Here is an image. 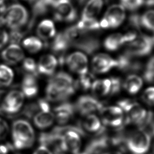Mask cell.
Masks as SVG:
<instances>
[{
    "label": "cell",
    "instance_id": "obj_39",
    "mask_svg": "<svg viewBox=\"0 0 154 154\" xmlns=\"http://www.w3.org/2000/svg\"><path fill=\"white\" fill-rule=\"evenodd\" d=\"M33 154H54L49 148L45 146L40 145L36 149Z\"/></svg>",
    "mask_w": 154,
    "mask_h": 154
},
{
    "label": "cell",
    "instance_id": "obj_45",
    "mask_svg": "<svg viewBox=\"0 0 154 154\" xmlns=\"http://www.w3.org/2000/svg\"><path fill=\"white\" fill-rule=\"evenodd\" d=\"M153 151H154V146H153Z\"/></svg>",
    "mask_w": 154,
    "mask_h": 154
},
{
    "label": "cell",
    "instance_id": "obj_38",
    "mask_svg": "<svg viewBox=\"0 0 154 154\" xmlns=\"http://www.w3.org/2000/svg\"><path fill=\"white\" fill-rule=\"evenodd\" d=\"M9 36L7 31L0 26V49L4 47V46L8 43Z\"/></svg>",
    "mask_w": 154,
    "mask_h": 154
},
{
    "label": "cell",
    "instance_id": "obj_35",
    "mask_svg": "<svg viewBox=\"0 0 154 154\" xmlns=\"http://www.w3.org/2000/svg\"><path fill=\"white\" fill-rule=\"evenodd\" d=\"M121 5L129 11H136L144 4L145 0H120Z\"/></svg>",
    "mask_w": 154,
    "mask_h": 154
},
{
    "label": "cell",
    "instance_id": "obj_44",
    "mask_svg": "<svg viewBox=\"0 0 154 154\" xmlns=\"http://www.w3.org/2000/svg\"><path fill=\"white\" fill-rule=\"evenodd\" d=\"M152 41H153V43H154V35L153 36V37L152 38Z\"/></svg>",
    "mask_w": 154,
    "mask_h": 154
},
{
    "label": "cell",
    "instance_id": "obj_46",
    "mask_svg": "<svg viewBox=\"0 0 154 154\" xmlns=\"http://www.w3.org/2000/svg\"><path fill=\"white\" fill-rule=\"evenodd\" d=\"M106 1H107V2H108V1H109V0H106Z\"/></svg>",
    "mask_w": 154,
    "mask_h": 154
},
{
    "label": "cell",
    "instance_id": "obj_37",
    "mask_svg": "<svg viewBox=\"0 0 154 154\" xmlns=\"http://www.w3.org/2000/svg\"><path fill=\"white\" fill-rule=\"evenodd\" d=\"M9 126L7 122L0 118V140L5 139L9 133Z\"/></svg>",
    "mask_w": 154,
    "mask_h": 154
},
{
    "label": "cell",
    "instance_id": "obj_40",
    "mask_svg": "<svg viewBox=\"0 0 154 154\" xmlns=\"http://www.w3.org/2000/svg\"><path fill=\"white\" fill-rule=\"evenodd\" d=\"M148 129V133L149 134L150 136H154V114L153 113L152 115V117L150 118L149 122H148L147 125H146V126L145 127V128L143 129L147 128Z\"/></svg>",
    "mask_w": 154,
    "mask_h": 154
},
{
    "label": "cell",
    "instance_id": "obj_3",
    "mask_svg": "<svg viewBox=\"0 0 154 154\" xmlns=\"http://www.w3.org/2000/svg\"><path fill=\"white\" fill-rule=\"evenodd\" d=\"M12 138L13 146L16 149H23L30 147L35 140L34 129L27 120H15L12 127Z\"/></svg>",
    "mask_w": 154,
    "mask_h": 154
},
{
    "label": "cell",
    "instance_id": "obj_10",
    "mask_svg": "<svg viewBox=\"0 0 154 154\" xmlns=\"http://www.w3.org/2000/svg\"><path fill=\"white\" fill-rule=\"evenodd\" d=\"M24 96L19 90H12L3 98L0 111L12 115L17 113L23 105Z\"/></svg>",
    "mask_w": 154,
    "mask_h": 154
},
{
    "label": "cell",
    "instance_id": "obj_30",
    "mask_svg": "<svg viewBox=\"0 0 154 154\" xmlns=\"http://www.w3.org/2000/svg\"><path fill=\"white\" fill-rule=\"evenodd\" d=\"M55 0H37L34 7L33 12L34 14L41 15L48 12L52 8Z\"/></svg>",
    "mask_w": 154,
    "mask_h": 154
},
{
    "label": "cell",
    "instance_id": "obj_15",
    "mask_svg": "<svg viewBox=\"0 0 154 154\" xmlns=\"http://www.w3.org/2000/svg\"><path fill=\"white\" fill-rule=\"evenodd\" d=\"M82 131L96 134L98 135L103 134L105 131V127L103 126L100 119L94 114H90L85 116L82 121L81 127Z\"/></svg>",
    "mask_w": 154,
    "mask_h": 154
},
{
    "label": "cell",
    "instance_id": "obj_11",
    "mask_svg": "<svg viewBox=\"0 0 154 154\" xmlns=\"http://www.w3.org/2000/svg\"><path fill=\"white\" fill-rule=\"evenodd\" d=\"M52 9L54 18L59 21L72 22L77 18V11L70 0H55Z\"/></svg>",
    "mask_w": 154,
    "mask_h": 154
},
{
    "label": "cell",
    "instance_id": "obj_36",
    "mask_svg": "<svg viewBox=\"0 0 154 154\" xmlns=\"http://www.w3.org/2000/svg\"><path fill=\"white\" fill-rule=\"evenodd\" d=\"M142 99L148 105L154 106V87L147 88L142 95Z\"/></svg>",
    "mask_w": 154,
    "mask_h": 154
},
{
    "label": "cell",
    "instance_id": "obj_2",
    "mask_svg": "<svg viewBox=\"0 0 154 154\" xmlns=\"http://www.w3.org/2000/svg\"><path fill=\"white\" fill-rule=\"evenodd\" d=\"M118 106L122 109L126 116V122L137 125L139 128L145 127L151 114L139 103L130 99H123L118 101Z\"/></svg>",
    "mask_w": 154,
    "mask_h": 154
},
{
    "label": "cell",
    "instance_id": "obj_34",
    "mask_svg": "<svg viewBox=\"0 0 154 154\" xmlns=\"http://www.w3.org/2000/svg\"><path fill=\"white\" fill-rule=\"evenodd\" d=\"M143 78L148 82H154V56L148 60L143 72Z\"/></svg>",
    "mask_w": 154,
    "mask_h": 154
},
{
    "label": "cell",
    "instance_id": "obj_13",
    "mask_svg": "<svg viewBox=\"0 0 154 154\" xmlns=\"http://www.w3.org/2000/svg\"><path fill=\"white\" fill-rule=\"evenodd\" d=\"M66 63L70 70L80 75L88 73V59L81 52H75L70 54L66 58Z\"/></svg>",
    "mask_w": 154,
    "mask_h": 154
},
{
    "label": "cell",
    "instance_id": "obj_43",
    "mask_svg": "<svg viewBox=\"0 0 154 154\" xmlns=\"http://www.w3.org/2000/svg\"><path fill=\"white\" fill-rule=\"evenodd\" d=\"M25 1H28V2H32L34 1L35 0H25Z\"/></svg>",
    "mask_w": 154,
    "mask_h": 154
},
{
    "label": "cell",
    "instance_id": "obj_20",
    "mask_svg": "<svg viewBox=\"0 0 154 154\" xmlns=\"http://www.w3.org/2000/svg\"><path fill=\"white\" fill-rule=\"evenodd\" d=\"M95 98H102L111 96L112 82L111 78L94 80L91 87Z\"/></svg>",
    "mask_w": 154,
    "mask_h": 154
},
{
    "label": "cell",
    "instance_id": "obj_18",
    "mask_svg": "<svg viewBox=\"0 0 154 154\" xmlns=\"http://www.w3.org/2000/svg\"><path fill=\"white\" fill-rule=\"evenodd\" d=\"M1 56L7 63L16 64L23 60L24 54L19 45L16 43H12L3 51Z\"/></svg>",
    "mask_w": 154,
    "mask_h": 154
},
{
    "label": "cell",
    "instance_id": "obj_31",
    "mask_svg": "<svg viewBox=\"0 0 154 154\" xmlns=\"http://www.w3.org/2000/svg\"><path fill=\"white\" fill-rule=\"evenodd\" d=\"M140 23L142 27L154 32V10L146 11L140 16Z\"/></svg>",
    "mask_w": 154,
    "mask_h": 154
},
{
    "label": "cell",
    "instance_id": "obj_28",
    "mask_svg": "<svg viewBox=\"0 0 154 154\" xmlns=\"http://www.w3.org/2000/svg\"><path fill=\"white\" fill-rule=\"evenodd\" d=\"M14 73L9 66L0 65V87H8L13 82Z\"/></svg>",
    "mask_w": 154,
    "mask_h": 154
},
{
    "label": "cell",
    "instance_id": "obj_1",
    "mask_svg": "<svg viewBox=\"0 0 154 154\" xmlns=\"http://www.w3.org/2000/svg\"><path fill=\"white\" fill-rule=\"evenodd\" d=\"M75 89V82L70 75L59 72L50 80L46 88V96L48 100L61 101L72 96Z\"/></svg>",
    "mask_w": 154,
    "mask_h": 154
},
{
    "label": "cell",
    "instance_id": "obj_16",
    "mask_svg": "<svg viewBox=\"0 0 154 154\" xmlns=\"http://www.w3.org/2000/svg\"><path fill=\"white\" fill-rule=\"evenodd\" d=\"M117 68L125 72H138L142 69V64L136 57L124 52L117 59Z\"/></svg>",
    "mask_w": 154,
    "mask_h": 154
},
{
    "label": "cell",
    "instance_id": "obj_19",
    "mask_svg": "<svg viewBox=\"0 0 154 154\" xmlns=\"http://www.w3.org/2000/svg\"><path fill=\"white\" fill-rule=\"evenodd\" d=\"M58 63V60L54 56L51 54L42 56L37 65L38 72L45 75H53Z\"/></svg>",
    "mask_w": 154,
    "mask_h": 154
},
{
    "label": "cell",
    "instance_id": "obj_8",
    "mask_svg": "<svg viewBox=\"0 0 154 154\" xmlns=\"http://www.w3.org/2000/svg\"><path fill=\"white\" fill-rule=\"evenodd\" d=\"M126 18L125 9L121 5H113L109 7L100 22L101 28L114 29L119 26Z\"/></svg>",
    "mask_w": 154,
    "mask_h": 154
},
{
    "label": "cell",
    "instance_id": "obj_23",
    "mask_svg": "<svg viewBox=\"0 0 154 154\" xmlns=\"http://www.w3.org/2000/svg\"><path fill=\"white\" fill-rule=\"evenodd\" d=\"M55 120L54 112L51 110H40L33 116V122L35 126L40 129L48 128L54 124Z\"/></svg>",
    "mask_w": 154,
    "mask_h": 154
},
{
    "label": "cell",
    "instance_id": "obj_14",
    "mask_svg": "<svg viewBox=\"0 0 154 154\" xmlns=\"http://www.w3.org/2000/svg\"><path fill=\"white\" fill-rule=\"evenodd\" d=\"M117 63L114 59L107 54H97L92 59L91 66L94 72L103 74L109 72L114 68H117Z\"/></svg>",
    "mask_w": 154,
    "mask_h": 154
},
{
    "label": "cell",
    "instance_id": "obj_12",
    "mask_svg": "<svg viewBox=\"0 0 154 154\" xmlns=\"http://www.w3.org/2000/svg\"><path fill=\"white\" fill-rule=\"evenodd\" d=\"M75 107L81 115L85 116L100 111L103 105L94 97L85 95L78 99Z\"/></svg>",
    "mask_w": 154,
    "mask_h": 154
},
{
    "label": "cell",
    "instance_id": "obj_21",
    "mask_svg": "<svg viewBox=\"0 0 154 154\" xmlns=\"http://www.w3.org/2000/svg\"><path fill=\"white\" fill-rule=\"evenodd\" d=\"M103 5V0H89L86 3L82 12L83 20L96 19Z\"/></svg>",
    "mask_w": 154,
    "mask_h": 154
},
{
    "label": "cell",
    "instance_id": "obj_22",
    "mask_svg": "<svg viewBox=\"0 0 154 154\" xmlns=\"http://www.w3.org/2000/svg\"><path fill=\"white\" fill-rule=\"evenodd\" d=\"M22 92L24 96L33 98L38 94V86L36 77L33 75L26 74L21 84Z\"/></svg>",
    "mask_w": 154,
    "mask_h": 154
},
{
    "label": "cell",
    "instance_id": "obj_25",
    "mask_svg": "<svg viewBox=\"0 0 154 154\" xmlns=\"http://www.w3.org/2000/svg\"><path fill=\"white\" fill-rule=\"evenodd\" d=\"M56 28L54 22L50 20H44L38 25L37 34L44 40H49L56 35Z\"/></svg>",
    "mask_w": 154,
    "mask_h": 154
},
{
    "label": "cell",
    "instance_id": "obj_9",
    "mask_svg": "<svg viewBox=\"0 0 154 154\" xmlns=\"http://www.w3.org/2000/svg\"><path fill=\"white\" fill-rule=\"evenodd\" d=\"M100 112L101 120L106 126L120 128L125 121V115L119 106L103 107Z\"/></svg>",
    "mask_w": 154,
    "mask_h": 154
},
{
    "label": "cell",
    "instance_id": "obj_4",
    "mask_svg": "<svg viewBox=\"0 0 154 154\" xmlns=\"http://www.w3.org/2000/svg\"><path fill=\"white\" fill-rule=\"evenodd\" d=\"M84 133L79 127H63V133L60 138V149L62 152L71 154H79L82 147L80 135Z\"/></svg>",
    "mask_w": 154,
    "mask_h": 154
},
{
    "label": "cell",
    "instance_id": "obj_32",
    "mask_svg": "<svg viewBox=\"0 0 154 154\" xmlns=\"http://www.w3.org/2000/svg\"><path fill=\"white\" fill-rule=\"evenodd\" d=\"M94 76L91 74L87 73L86 75H80L79 79L77 82H75L76 89L78 88L84 91H87L91 88L94 81Z\"/></svg>",
    "mask_w": 154,
    "mask_h": 154
},
{
    "label": "cell",
    "instance_id": "obj_41",
    "mask_svg": "<svg viewBox=\"0 0 154 154\" xmlns=\"http://www.w3.org/2000/svg\"><path fill=\"white\" fill-rule=\"evenodd\" d=\"M11 149L10 146L0 145V154H8Z\"/></svg>",
    "mask_w": 154,
    "mask_h": 154
},
{
    "label": "cell",
    "instance_id": "obj_29",
    "mask_svg": "<svg viewBox=\"0 0 154 154\" xmlns=\"http://www.w3.org/2000/svg\"><path fill=\"white\" fill-rule=\"evenodd\" d=\"M23 45L28 51L31 53H36L42 49L43 43L38 38L30 36L24 40Z\"/></svg>",
    "mask_w": 154,
    "mask_h": 154
},
{
    "label": "cell",
    "instance_id": "obj_6",
    "mask_svg": "<svg viewBox=\"0 0 154 154\" xmlns=\"http://www.w3.org/2000/svg\"><path fill=\"white\" fill-rule=\"evenodd\" d=\"M28 11L19 4H14L6 9L2 22L12 30H17L25 25L28 21Z\"/></svg>",
    "mask_w": 154,
    "mask_h": 154
},
{
    "label": "cell",
    "instance_id": "obj_17",
    "mask_svg": "<svg viewBox=\"0 0 154 154\" xmlns=\"http://www.w3.org/2000/svg\"><path fill=\"white\" fill-rule=\"evenodd\" d=\"M75 107L70 103H63L58 105L54 109V118L58 124H66L72 118Z\"/></svg>",
    "mask_w": 154,
    "mask_h": 154
},
{
    "label": "cell",
    "instance_id": "obj_24",
    "mask_svg": "<svg viewBox=\"0 0 154 154\" xmlns=\"http://www.w3.org/2000/svg\"><path fill=\"white\" fill-rule=\"evenodd\" d=\"M143 85V80L138 75H129L122 83L125 90L131 94H137L139 92Z\"/></svg>",
    "mask_w": 154,
    "mask_h": 154
},
{
    "label": "cell",
    "instance_id": "obj_26",
    "mask_svg": "<svg viewBox=\"0 0 154 154\" xmlns=\"http://www.w3.org/2000/svg\"><path fill=\"white\" fill-rule=\"evenodd\" d=\"M124 44H126V42L124 34L119 33L109 35L103 42L105 49L110 51L117 50Z\"/></svg>",
    "mask_w": 154,
    "mask_h": 154
},
{
    "label": "cell",
    "instance_id": "obj_33",
    "mask_svg": "<svg viewBox=\"0 0 154 154\" xmlns=\"http://www.w3.org/2000/svg\"><path fill=\"white\" fill-rule=\"evenodd\" d=\"M24 71L26 72V74L33 75L36 77L38 74L37 65L33 59L31 58H26L24 60L22 64Z\"/></svg>",
    "mask_w": 154,
    "mask_h": 154
},
{
    "label": "cell",
    "instance_id": "obj_7",
    "mask_svg": "<svg viewBox=\"0 0 154 154\" xmlns=\"http://www.w3.org/2000/svg\"><path fill=\"white\" fill-rule=\"evenodd\" d=\"M154 47L152 37L140 35L128 43L125 53L135 57L147 56L151 53Z\"/></svg>",
    "mask_w": 154,
    "mask_h": 154
},
{
    "label": "cell",
    "instance_id": "obj_42",
    "mask_svg": "<svg viewBox=\"0 0 154 154\" xmlns=\"http://www.w3.org/2000/svg\"><path fill=\"white\" fill-rule=\"evenodd\" d=\"M102 154H122V152H103Z\"/></svg>",
    "mask_w": 154,
    "mask_h": 154
},
{
    "label": "cell",
    "instance_id": "obj_5",
    "mask_svg": "<svg viewBox=\"0 0 154 154\" xmlns=\"http://www.w3.org/2000/svg\"><path fill=\"white\" fill-rule=\"evenodd\" d=\"M150 143L151 136L143 129H138L126 136V147L134 154H145L149 149Z\"/></svg>",
    "mask_w": 154,
    "mask_h": 154
},
{
    "label": "cell",
    "instance_id": "obj_47",
    "mask_svg": "<svg viewBox=\"0 0 154 154\" xmlns=\"http://www.w3.org/2000/svg\"></svg>",
    "mask_w": 154,
    "mask_h": 154
},
{
    "label": "cell",
    "instance_id": "obj_27",
    "mask_svg": "<svg viewBox=\"0 0 154 154\" xmlns=\"http://www.w3.org/2000/svg\"><path fill=\"white\" fill-rule=\"evenodd\" d=\"M70 42L66 33H60L56 36L52 44V49L57 53L63 52L68 48Z\"/></svg>",
    "mask_w": 154,
    "mask_h": 154
}]
</instances>
